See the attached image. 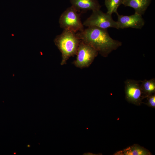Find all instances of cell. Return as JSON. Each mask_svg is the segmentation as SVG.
Here are the masks:
<instances>
[{"instance_id":"6da1fadb","label":"cell","mask_w":155,"mask_h":155,"mask_svg":"<svg viewBox=\"0 0 155 155\" xmlns=\"http://www.w3.org/2000/svg\"><path fill=\"white\" fill-rule=\"evenodd\" d=\"M76 34L80 40L94 48L104 57H107L122 45L121 42L110 37L107 29L88 27Z\"/></svg>"},{"instance_id":"7a4b0ae2","label":"cell","mask_w":155,"mask_h":155,"mask_svg":"<svg viewBox=\"0 0 155 155\" xmlns=\"http://www.w3.org/2000/svg\"><path fill=\"white\" fill-rule=\"evenodd\" d=\"M80 41L76 33L67 30L56 36L54 41L61 53V65L66 64L70 57L76 55Z\"/></svg>"},{"instance_id":"3957f363","label":"cell","mask_w":155,"mask_h":155,"mask_svg":"<svg viewBox=\"0 0 155 155\" xmlns=\"http://www.w3.org/2000/svg\"><path fill=\"white\" fill-rule=\"evenodd\" d=\"M81 14L72 6L67 8L60 17L59 23L60 27L64 30L75 33L82 31L84 25L81 21Z\"/></svg>"},{"instance_id":"277c9868","label":"cell","mask_w":155,"mask_h":155,"mask_svg":"<svg viewBox=\"0 0 155 155\" xmlns=\"http://www.w3.org/2000/svg\"><path fill=\"white\" fill-rule=\"evenodd\" d=\"M83 25L88 27H95L104 29L113 28L118 29L117 21L113 19L112 14L104 13L100 9L93 11Z\"/></svg>"},{"instance_id":"5b68a950","label":"cell","mask_w":155,"mask_h":155,"mask_svg":"<svg viewBox=\"0 0 155 155\" xmlns=\"http://www.w3.org/2000/svg\"><path fill=\"white\" fill-rule=\"evenodd\" d=\"M98 53L94 48L81 40L76 54V59L73 64L80 68L88 67Z\"/></svg>"},{"instance_id":"8992f818","label":"cell","mask_w":155,"mask_h":155,"mask_svg":"<svg viewBox=\"0 0 155 155\" xmlns=\"http://www.w3.org/2000/svg\"><path fill=\"white\" fill-rule=\"evenodd\" d=\"M141 81L127 79L125 82L126 100L129 102L140 105L144 98L141 87Z\"/></svg>"},{"instance_id":"52a82bcc","label":"cell","mask_w":155,"mask_h":155,"mask_svg":"<svg viewBox=\"0 0 155 155\" xmlns=\"http://www.w3.org/2000/svg\"><path fill=\"white\" fill-rule=\"evenodd\" d=\"M117 15L118 29L131 28L141 29L145 24V21L142 16L136 13L130 16Z\"/></svg>"},{"instance_id":"ba28073f","label":"cell","mask_w":155,"mask_h":155,"mask_svg":"<svg viewBox=\"0 0 155 155\" xmlns=\"http://www.w3.org/2000/svg\"><path fill=\"white\" fill-rule=\"evenodd\" d=\"M72 6L81 13L88 10L100 9L101 6L98 0H70Z\"/></svg>"},{"instance_id":"9c48e42d","label":"cell","mask_w":155,"mask_h":155,"mask_svg":"<svg viewBox=\"0 0 155 155\" xmlns=\"http://www.w3.org/2000/svg\"><path fill=\"white\" fill-rule=\"evenodd\" d=\"M152 0H124L123 4L134 9L135 13L143 15L151 3Z\"/></svg>"},{"instance_id":"30bf717a","label":"cell","mask_w":155,"mask_h":155,"mask_svg":"<svg viewBox=\"0 0 155 155\" xmlns=\"http://www.w3.org/2000/svg\"><path fill=\"white\" fill-rule=\"evenodd\" d=\"M152 154L148 150L138 144H135L116 152L115 155H150Z\"/></svg>"},{"instance_id":"8fae6325","label":"cell","mask_w":155,"mask_h":155,"mask_svg":"<svg viewBox=\"0 0 155 155\" xmlns=\"http://www.w3.org/2000/svg\"><path fill=\"white\" fill-rule=\"evenodd\" d=\"M141 87L145 98L155 93V79L153 78L149 80H144L141 81Z\"/></svg>"},{"instance_id":"7c38bea8","label":"cell","mask_w":155,"mask_h":155,"mask_svg":"<svg viewBox=\"0 0 155 155\" xmlns=\"http://www.w3.org/2000/svg\"><path fill=\"white\" fill-rule=\"evenodd\" d=\"M124 0H105V5L107 9V13L112 14L118 13L117 9Z\"/></svg>"},{"instance_id":"4fadbf2b","label":"cell","mask_w":155,"mask_h":155,"mask_svg":"<svg viewBox=\"0 0 155 155\" xmlns=\"http://www.w3.org/2000/svg\"><path fill=\"white\" fill-rule=\"evenodd\" d=\"M147 102L145 104L148 106L152 108H155V93L147 96Z\"/></svg>"},{"instance_id":"5bb4252c","label":"cell","mask_w":155,"mask_h":155,"mask_svg":"<svg viewBox=\"0 0 155 155\" xmlns=\"http://www.w3.org/2000/svg\"><path fill=\"white\" fill-rule=\"evenodd\" d=\"M28 147H30V146L29 145L28 146Z\"/></svg>"}]
</instances>
